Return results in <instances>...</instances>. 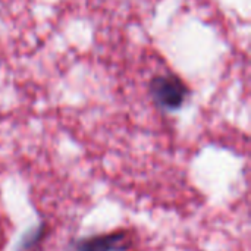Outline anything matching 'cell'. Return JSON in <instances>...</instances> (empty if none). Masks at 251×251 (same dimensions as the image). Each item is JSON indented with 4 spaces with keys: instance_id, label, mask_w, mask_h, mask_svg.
<instances>
[{
    "instance_id": "cell-2",
    "label": "cell",
    "mask_w": 251,
    "mask_h": 251,
    "mask_svg": "<svg viewBox=\"0 0 251 251\" xmlns=\"http://www.w3.org/2000/svg\"><path fill=\"white\" fill-rule=\"evenodd\" d=\"M131 246L128 232L118 231L104 235H96L74 243V251H126Z\"/></svg>"
},
{
    "instance_id": "cell-1",
    "label": "cell",
    "mask_w": 251,
    "mask_h": 251,
    "mask_svg": "<svg viewBox=\"0 0 251 251\" xmlns=\"http://www.w3.org/2000/svg\"><path fill=\"white\" fill-rule=\"evenodd\" d=\"M153 101L165 110H178L190 97L188 85L174 74L156 75L149 85Z\"/></svg>"
}]
</instances>
